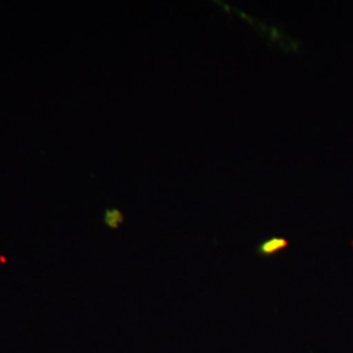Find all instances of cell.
<instances>
[{"instance_id": "obj_1", "label": "cell", "mask_w": 353, "mask_h": 353, "mask_svg": "<svg viewBox=\"0 0 353 353\" xmlns=\"http://www.w3.org/2000/svg\"><path fill=\"white\" fill-rule=\"evenodd\" d=\"M288 248V241L280 236H274L258 245L256 254L263 258H271Z\"/></svg>"}, {"instance_id": "obj_2", "label": "cell", "mask_w": 353, "mask_h": 353, "mask_svg": "<svg viewBox=\"0 0 353 353\" xmlns=\"http://www.w3.org/2000/svg\"><path fill=\"white\" fill-rule=\"evenodd\" d=\"M103 223L110 229H118L121 224L125 223V216L118 208H109L103 214Z\"/></svg>"}]
</instances>
